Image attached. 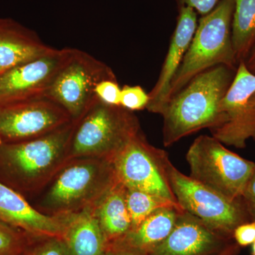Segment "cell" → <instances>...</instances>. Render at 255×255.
<instances>
[{
    "label": "cell",
    "instance_id": "6da1fadb",
    "mask_svg": "<svg viewBox=\"0 0 255 255\" xmlns=\"http://www.w3.org/2000/svg\"><path fill=\"white\" fill-rule=\"evenodd\" d=\"M236 70L222 65L208 69L169 98L161 114L164 145H172L182 137L212 127Z\"/></svg>",
    "mask_w": 255,
    "mask_h": 255
},
{
    "label": "cell",
    "instance_id": "7a4b0ae2",
    "mask_svg": "<svg viewBox=\"0 0 255 255\" xmlns=\"http://www.w3.org/2000/svg\"><path fill=\"white\" fill-rule=\"evenodd\" d=\"M117 182L113 162L97 157L69 159L46 187L41 206L50 216L93 207Z\"/></svg>",
    "mask_w": 255,
    "mask_h": 255
},
{
    "label": "cell",
    "instance_id": "3957f363",
    "mask_svg": "<svg viewBox=\"0 0 255 255\" xmlns=\"http://www.w3.org/2000/svg\"><path fill=\"white\" fill-rule=\"evenodd\" d=\"M73 121L68 160L97 157L113 162L128 142L141 131L131 111L107 105L97 97L80 118Z\"/></svg>",
    "mask_w": 255,
    "mask_h": 255
},
{
    "label": "cell",
    "instance_id": "277c9868",
    "mask_svg": "<svg viewBox=\"0 0 255 255\" xmlns=\"http://www.w3.org/2000/svg\"><path fill=\"white\" fill-rule=\"evenodd\" d=\"M233 11L234 0H221L198 21L194 37L171 83L169 100L208 69L221 65L236 69L238 62L231 38Z\"/></svg>",
    "mask_w": 255,
    "mask_h": 255
},
{
    "label": "cell",
    "instance_id": "5b68a950",
    "mask_svg": "<svg viewBox=\"0 0 255 255\" xmlns=\"http://www.w3.org/2000/svg\"><path fill=\"white\" fill-rule=\"evenodd\" d=\"M74 121L42 136L0 143V157L6 168L30 190L48 185L68 160Z\"/></svg>",
    "mask_w": 255,
    "mask_h": 255
},
{
    "label": "cell",
    "instance_id": "8992f818",
    "mask_svg": "<svg viewBox=\"0 0 255 255\" xmlns=\"http://www.w3.org/2000/svg\"><path fill=\"white\" fill-rule=\"evenodd\" d=\"M186 157L192 179L233 200L242 199L255 166L212 135L196 138Z\"/></svg>",
    "mask_w": 255,
    "mask_h": 255
},
{
    "label": "cell",
    "instance_id": "52a82bcc",
    "mask_svg": "<svg viewBox=\"0 0 255 255\" xmlns=\"http://www.w3.org/2000/svg\"><path fill=\"white\" fill-rule=\"evenodd\" d=\"M167 177L178 204L216 232L233 238L235 229L251 221L243 200H233L167 164Z\"/></svg>",
    "mask_w": 255,
    "mask_h": 255
},
{
    "label": "cell",
    "instance_id": "ba28073f",
    "mask_svg": "<svg viewBox=\"0 0 255 255\" xmlns=\"http://www.w3.org/2000/svg\"><path fill=\"white\" fill-rule=\"evenodd\" d=\"M105 80H117L108 65L86 52L73 48L44 97L63 107L76 120L97 97V85Z\"/></svg>",
    "mask_w": 255,
    "mask_h": 255
},
{
    "label": "cell",
    "instance_id": "9c48e42d",
    "mask_svg": "<svg viewBox=\"0 0 255 255\" xmlns=\"http://www.w3.org/2000/svg\"><path fill=\"white\" fill-rule=\"evenodd\" d=\"M168 161L167 152L151 145L140 131L112 162L117 181L126 188L177 202L167 177Z\"/></svg>",
    "mask_w": 255,
    "mask_h": 255
},
{
    "label": "cell",
    "instance_id": "30bf717a",
    "mask_svg": "<svg viewBox=\"0 0 255 255\" xmlns=\"http://www.w3.org/2000/svg\"><path fill=\"white\" fill-rule=\"evenodd\" d=\"M255 75L244 61L238 63L236 75L220 103L211 135L224 145L244 148L249 139L255 140Z\"/></svg>",
    "mask_w": 255,
    "mask_h": 255
},
{
    "label": "cell",
    "instance_id": "8fae6325",
    "mask_svg": "<svg viewBox=\"0 0 255 255\" xmlns=\"http://www.w3.org/2000/svg\"><path fill=\"white\" fill-rule=\"evenodd\" d=\"M72 121L63 107L44 96L0 104V143L36 138Z\"/></svg>",
    "mask_w": 255,
    "mask_h": 255
},
{
    "label": "cell",
    "instance_id": "7c38bea8",
    "mask_svg": "<svg viewBox=\"0 0 255 255\" xmlns=\"http://www.w3.org/2000/svg\"><path fill=\"white\" fill-rule=\"evenodd\" d=\"M71 48H52L0 76V104L43 97Z\"/></svg>",
    "mask_w": 255,
    "mask_h": 255
},
{
    "label": "cell",
    "instance_id": "4fadbf2b",
    "mask_svg": "<svg viewBox=\"0 0 255 255\" xmlns=\"http://www.w3.org/2000/svg\"><path fill=\"white\" fill-rule=\"evenodd\" d=\"M230 239L184 211L168 236L150 255H217L231 244Z\"/></svg>",
    "mask_w": 255,
    "mask_h": 255
},
{
    "label": "cell",
    "instance_id": "5bb4252c",
    "mask_svg": "<svg viewBox=\"0 0 255 255\" xmlns=\"http://www.w3.org/2000/svg\"><path fill=\"white\" fill-rule=\"evenodd\" d=\"M198 24L197 13L188 6H179L175 29L171 37L168 51L155 86L148 93L146 110L162 114L169 100L171 83L175 77L194 37Z\"/></svg>",
    "mask_w": 255,
    "mask_h": 255
},
{
    "label": "cell",
    "instance_id": "9a60e30c",
    "mask_svg": "<svg viewBox=\"0 0 255 255\" xmlns=\"http://www.w3.org/2000/svg\"><path fill=\"white\" fill-rule=\"evenodd\" d=\"M68 215L50 216L41 212L14 189L0 182V221L34 237H62Z\"/></svg>",
    "mask_w": 255,
    "mask_h": 255
},
{
    "label": "cell",
    "instance_id": "2e32d148",
    "mask_svg": "<svg viewBox=\"0 0 255 255\" xmlns=\"http://www.w3.org/2000/svg\"><path fill=\"white\" fill-rule=\"evenodd\" d=\"M50 48L29 28L11 18H0V76Z\"/></svg>",
    "mask_w": 255,
    "mask_h": 255
},
{
    "label": "cell",
    "instance_id": "e0dca14e",
    "mask_svg": "<svg viewBox=\"0 0 255 255\" xmlns=\"http://www.w3.org/2000/svg\"><path fill=\"white\" fill-rule=\"evenodd\" d=\"M182 208H164L155 211L136 228L108 247L127 250L141 255H150L172 231Z\"/></svg>",
    "mask_w": 255,
    "mask_h": 255
},
{
    "label": "cell",
    "instance_id": "ac0fdd59",
    "mask_svg": "<svg viewBox=\"0 0 255 255\" xmlns=\"http://www.w3.org/2000/svg\"><path fill=\"white\" fill-rule=\"evenodd\" d=\"M63 238L71 255H105L108 247L93 207L68 214Z\"/></svg>",
    "mask_w": 255,
    "mask_h": 255
},
{
    "label": "cell",
    "instance_id": "d6986e66",
    "mask_svg": "<svg viewBox=\"0 0 255 255\" xmlns=\"http://www.w3.org/2000/svg\"><path fill=\"white\" fill-rule=\"evenodd\" d=\"M108 245L123 237L131 229L126 201V187L117 182L93 206Z\"/></svg>",
    "mask_w": 255,
    "mask_h": 255
},
{
    "label": "cell",
    "instance_id": "ffe728a7",
    "mask_svg": "<svg viewBox=\"0 0 255 255\" xmlns=\"http://www.w3.org/2000/svg\"><path fill=\"white\" fill-rule=\"evenodd\" d=\"M231 38L238 63L245 61L255 43V0H234Z\"/></svg>",
    "mask_w": 255,
    "mask_h": 255
},
{
    "label": "cell",
    "instance_id": "44dd1931",
    "mask_svg": "<svg viewBox=\"0 0 255 255\" xmlns=\"http://www.w3.org/2000/svg\"><path fill=\"white\" fill-rule=\"evenodd\" d=\"M126 201L131 221V229L136 228L157 210L168 207L182 208L176 201L128 188H126Z\"/></svg>",
    "mask_w": 255,
    "mask_h": 255
},
{
    "label": "cell",
    "instance_id": "7402d4cb",
    "mask_svg": "<svg viewBox=\"0 0 255 255\" xmlns=\"http://www.w3.org/2000/svg\"><path fill=\"white\" fill-rule=\"evenodd\" d=\"M26 240L9 225L0 221V255H22Z\"/></svg>",
    "mask_w": 255,
    "mask_h": 255
},
{
    "label": "cell",
    "instance_id": "603a6c76",
    "mask_svg": "<svg viewBox=\"0 0 255 255\" xmlns=\"http://www.w3.org/2000/svg\"><path fill=\"white\" fill-rule=\"evenodd\" d=\"M148 102V94L141 87L125 85L122 88L120 106L126 110L131 112L144 110Z\"/></svg>",
    "mask_w": 255,
    "mask_h": 255
},
{
    "label": "cell",
    "instance_id": "cb8c5ba5",
    "mask_svg": "<svg viewBox=\"0 0 255 255\" xmlns=\"http://www.w3.org/2000/svg\"><path fill=\"white\" fill-rule=\"evenodd\" d=\"M26 255H71L62 237H47Z\"/></svg>",
    "mask_w": 255,
    "mask_h": 255
},
{
    "label": "cell",
    "instance_id": "d4e9b609",
    "mask_svg": "<svg viewBox=\"0 0 255 255\" xmlns=\"http://www.w3.org/2000/svg\"><path fill=\"white\" fill-rule=\"evenodd\" d=\"M121 91L117 80H105L96 87V97L107 105L120 106Z\"/></svg>",
    "mask_w": 255,
    "mask_h": 255
},
{
    "label": "cell",
    "instance_id": "484cf974",
    "mask_svg": "<svg viewBox=\"0 0 255 255\" xmlns=\"http://www.w3.org/2000/svg\"><path fill=\"white\" fill-rule=\"evenodd\" d=\"M233 238L240 247L251 246L255 241V222L242 223L235 229Z\"/></svg>",
    "mask_w": 255,
    "mask_h": 255
},
{
    "label": "cell",
    "instance_id": "4316f807",
    "mask_svg": "<svg viewBox=\"0 0 255 255\" xmlns=\"http://www.w3.org/2000/svg\"><path fill=\"white\" fill-rule=\"evenodd\" d=\"M242 200L250 219L255 222V166L243 191Z\"/></svg>",
    "mask_w": 255,
    "mask_h": 255
},
{
    "label": "cell",
    "instance_id": "83f0119b",
    "mask_svg": "<svg viewBox=\"0 0 255 255\" xmlns=\"http://www.w3.org/2000/svg\"><path fill=\"white\" fill-rule=\"evenodd\" d=\"M178 6H188L201 16L209 14L221 0H174Z\"/></svg>",
    "mask_w": 255,
    "mask_h": 255
},
{
    "label": "cell",
    "instance_id": "f1b7e54d",
    "mask_svg": "<svg viewBox=\"0 0 255 255\" xmlns=\"http://www.w3.org/2000/svg\"><path fill=\"white\" fill-rule=\"evenodd\" d=\"M244 62L248 70L255 75V43Z\"/></svg>",
    "mask_w": 255,
    "mask_h": 255
},
{
    "label": "cell",
    "instance_id": "f546056e",
    "mask_svg": "<svg viewBox=\"0 0 255 255\" xmlns=\"http://www.w3.org/2000/svg\"><path fill=\"white\" fill-rule=\"evenodd\" d=\"M105 255H141L134 253V252L127 251V250L120 249V248L107 247V251Z\"/></svg>",
    "mask_w": 255,
    "mask_h": 255
},
{
    "label": "cell",
    "instance_id": "4dcf8cb0",
    "mask_svg": "<svg viewBox=\"0 0 255 255\" xmlns=\"http://www.w3.org/2000/svg\"><path fill=\"white\" fill-rule=\"evenodd\" d=\"M239 253L240 246L237 243H231L217 255H238Z\"/></svg>",
    "mask_w": 255,
    "mask_h": 255
},
{
    "label": "cell",
    "instance_id": "1f68e13d",
    "mask_svg": "<svg viewBox=\"0 0 255 255\" xmlns=\"http://www.w3.org/2000/svg\"><path fill=\"white\" fill-rule=\"evenodd\" d=\"M252 255H255V241L252 245Z\"/></svg>",
    "mask_w": 255,
    "mask_h": 255
},
{
    "label": "cell",
    "instance_id": "d6a6232c",
    "mask_svg": "<svg viewBox=\"0 0 255 255\" xmlns=\"http://www.w3.org/2000/svg\"><path fill=\"white\" fill-rule=\"evenodd\" d=\"M252 102H253V105L255 106V92L254 94H253V95L252 96Z\"/></svg>",
    "mask_w": 255,
    "mask_h": 255
}]
</instances>
